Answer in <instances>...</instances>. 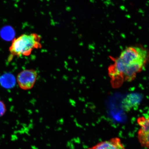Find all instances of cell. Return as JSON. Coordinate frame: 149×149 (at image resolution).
I'll return each instance as SVG.
<instances>
[{"mask_svg":"<svg viewBox=\"0 0 149 149\" xmlns=\"http://www.w3.org/2000/svg\"><path fill=\"white\" fill-rule=\"evenodd\" d=\"M112 60L108 74L112 86L117 88L133 81L144 69L149 62V51L141 45L130 46Z\"/></svg>","mask_w":149,"mask_h":149,"instance_id":"cell-1","label":"cell"},{"mask_svg":"<svg viewBox=\"0 0 149 149\" xmlns=\"http://www.w3.org/2000/svg\"><path fill=\"white\" fill-rule=\"evenodd\" d=\"M41 37L35 33L22 34L14 39L9 48L8 61H12L15 56H29L33 50L41 48Z\"/></svg>","mask_w":149,"mask_h":149,"instance_id":"cell-2","label":"cell"},{"mask_svg":"<svg viewBox=\"0 0 149 149\" xmlns=\"http://www.w3.org/2000/svg\"><path fill=\"white\" fill-rule=\"evenodd\" d=\"M37 72L33 70H26L19 73L17 82L19 86L23 90L31 89L34 86L37 79Z\"/></svg>","mask_w":149,"mask_h":149,"instance_id":"cell-3","label":"cell"},{"mask_svg":"<svg viewBox=\"0 0 149 149\" xmlns=\"http://www.w3.org/2000/svg\"><path fill=\"white\" fill-rule=\"evenodd\" d=\"M137 122L139 126L137 133L139 142L141 146L149 149V116L139 117Z\"/></svg>","mask_w":149,"mask_h":149,"instance_id":"cell-4","label":"cell"},{"mask_svg":"<svg viewBox=\"0 0 149 149\" xmlns=\"http://www.w3.org/2000/svg\"><path fill=\"white\" fill-rule=\"evenodd\" d=\"M87 149H126L120 139L115 137L102 141Z\"/></svg>","mask_w":149,"mask_h":149,"instance_id":"cell-5","label":"cell"},{"mask_svg":"<svg viewBox=\"0 0 149 149\" xmlns=\"http://www.w3.org/2000/svg\"><path fill=\"white\" fill-rule=\"evenodd\" d=\"M0 84L5 88H13L16 84V79L13 74L9 73L3 74L0 77Z\"/></svg>","mask_w":149,"mask_h":149,"instance_id":"cell-6","label":"cell"},{"mask_svg":"<svg viewBox=\"0 0 149 149\" xmlns=\"http://www.w3.org/2000/svg\"><path fill=\"white\" fill-rule=\"evenodd\" d=\"M15 35L14 29L9 26H6L3 27L1 30V36L5 40H10L13 38Z\"/></svg>","mask_w":149,"mask_h":149,"instance_id":"cell-7","label":"cell"},{"mask_svg":"<svg viewBox=\"0 0 149 149\" xmlns=\"http://www.w3.org/2000/svg\"><path fill=\"white\" fill-rule=\"evenodd\" d=\"M6 111V108L4 102L0 100V117L4 115Z\"/></svg>","mask_w":149,"mask_h":149,"instance_id":"cell-8","label":"cell"}]
</instances>
